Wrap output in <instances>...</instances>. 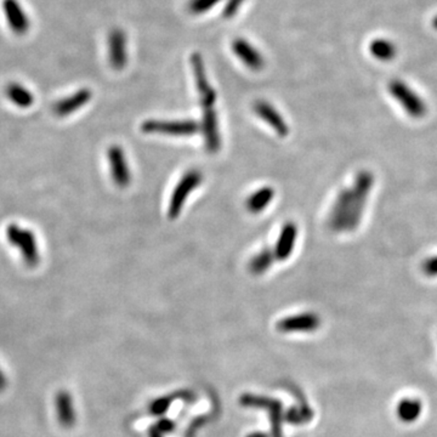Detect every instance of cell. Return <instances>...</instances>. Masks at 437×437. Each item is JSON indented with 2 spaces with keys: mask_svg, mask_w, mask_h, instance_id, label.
Segmentation results:
<instances>
[{
  "mask_svg": "<svg viewBox=\"0 0 437 437\" xmlns=\"http://www.w3.org/2000/svg\"><path fill=\"white\" fill-rule=\"evenodd\" d=\"M53 411L58 424L63 429H71L77 422V411L71 393L67 390H60L53 398Z\"/></svg>",
  "mask_w": 437,
  "mask_h": 437,
  "instance_id": "ba28073f",
  "label": "cell"
},
{
  "mask_svg": "<svg viewBox=\"0 0 437 437\" xmlns=\"http://www.w3.org/2000/svg\"><path fill=\"white\" fill-rule=\"evenodd\" d=\"M191 66H192V71H194V78H196V85L198 89L201 106L202 108L214 107L215 101H217V93L208 82L205 65H204L203 58H202L201 53H194L191 55Z\"/></svg>",
  "mask_w": 437,
  "mask_h": 437,
  "instance_id": "8992f818",
  "label": "cell"
},
{
  "mask_svg": "<svg viewBox=\"0 0 437 437\" xmlns=\"http://www.w3.org/2000/svg\"><path fill=\"white\" fill-rule=\"evenodd\" d=\"M374 187V175L369 170H361L353 179V185L336 194L331 207L328 226L333 232H353L362 222L367 202Z\"/></svg>",
  "mask_w": 437,
  "mask_h": 437,
  "instance_id": "6da1fadb",
  "label": "cell"
},
{
  "mask_svg": "<svg viewBox=\"0 0 437 437\" xmlns=\"http://www.w3.org/2000/svg\"><path fill=\"white\" fill-rule=\"evenodd\" d=\"M254 110L261 120H265L266 123L279 134V137H287L289 133L287 123L283 120L282 115L274 110V106H271L266 101H256L254 103Z\"/></svg>",
  "mask_w": 437,
  "mask_h": 437,
  "instance_id": "2e32d148",
  "label": "cell"
},
{
  "mask_svg": "<svg viewBox=\"0 0 437 437\" xmlns=\"http://www.w3.org/2000/svg\"><path fill=\"white\" fill-rule=\"evenodd\" d=\"M172 422L168 419H162L159 422L158 424L156 425L155 430H157L159 433H169V431H172Z\"/></svg>",
  "mask_w": 437,
  "mask_h": 437,
  "instance_id": "4316f807",
  "label": "cell"
},
{
  "mask_svg": "<svg viewBox=\"0 0 437 437\" xmlns=\"http://www.w3.org/2000/svg\"><path fill=\"white\" fill-rule=\"evenodd\" d=\"M8 385H9V380H8L6 373L3 369V367L0 366V393H4L6 388H8Z\"/></svg>",
  "mask_w": 437,
  "mask_h": 437,
  "instance_id": "83f0119b",
  "label": "cell"
},
{
  "mask_svg": "<svg viewBox=\"0 0 437 437\" xmlns=\"http://www.w3.org/2000/svg\"><path fill=\"white\" fill-rule=\"evenodd\" d=\"M201 124L194 120H156L144 122L141 130L148 134H167L174 137H189L198 133Z\"/></svg>",
  "mask_w": 437,
  "mask_h": 437,
  "instance_id": "5b68a950",
  "label": "cell"
},
{
  "mask_svg": "<svg viewBox=\"0 0 437 437\" xmlns=\"http://www.w3.org/2000/svg\"><path fill=\"white\" fill-rule=\"evenodd\" d=\"M202 182H203V174L199 170L194 169L184 174V177H182L180 182H177V187L172 191V197H170L168 209L170 219H177L179 217L189 194L196 190Z\"/></svg>",
  "mask_w": 437,
  "mask_h": 437,
  "instance_id": "277c9868",
  "label": "cell"
},
{
  "mask_svg": "<svg viewBox=\"0 0 437 437\" xmlns=\"http://www.w3.org/2000/svg\"><path fill=\"white\" fill-rule=\"evenodd\" d=\"M5 96L9 100L13 106L27 110L34 103V95L30 89L20 83H10L5 88Z\"/></svg>",
  "mask_w": 437,
  "mask_h": 437,
  "instance_id": "ac0fdd59",
  "label": "cell"
},
{
  "mask_svg": "<svg viewBox=\"0 0 437 437\" xmlns=\"http://www.w3.org/2000/svg\"><path fill=\"white\" fill-rule=\"evenodd\" d=\"M172 398H162L152 402L150 406L151 413L153 415H162L168 411L172 405Z\"/></svg>",
  "mask_w": 437,
  "mask_h": 437,
  "instance_id": "cb8c5ba5",
  "label": "cell"
},
{
  "mask_svg": "<svg viewBox=\"0 0 437 437\" xmlns=\"http://www.w3.org/2000/svg\"><path fill=\"white\" fill-rule=\"evenodd\" d=\"M274 189H271L269 186L262 187L260 190L255 191L254 194L249 196V198L247 199V208L249 212L253 214H258V213L262 212L270 202L274 199Z\"/></svg>",
  "mask_w": 437,
  "mask_h": 437,
  "instance_id": "44dd1931",
  "label": "cell"
},
{
  "mask_svg": "<svg viewBox=\"0 0 437 437\" xmlns=\"http://www.w3.org/2000/svg\"><path fill=\"white\" fill-rule=\"evenodd\" d=\"M244 3V0H227L224 11H222V16L225 18H234L236 13H239L241 5Z\"/></svg>",
  "mask_w": 437,
  "mask_h": 437,
  "instance_id": "484cf974",
  "label": "cell"
},
{
  "mask_svg": "<svg viewBox=\"0 0 437 437\" xmlns=\"http://www.w3.org/2000/svg\"><path fill=\"white\" fill-rule=\"evenodd\" d=\"M433 27L437 31V16H435L433 20Z\"/></svg>",
  "mask_w": 437,
  "mask_h": 437,
  "instance_id": "f546056e",
  "label": "cell"
},
{
  "mask_svg": "<svg viewBox=\"0 0 437 437\" xmlns=\"http://www.w3.org/2000/svg\"><path fill=\"white\" fill-rule=\"evenodd\" d=\"M241 403L246 407H264L270 412V419L272 423V437H282V407L276 400L267 398H258L254 395H243Z\"/></svg>",
  "mask_w": 437,
  "mask_h": 437,
  "instance_id": "9c48e42d",
  "label": "cell"
},
{
  "mask_svg": "<svg viewBox=\"0 0 437 437\" xmlns=\"http://www.w3.org/2000/svg\"><path fill=\"white\" fill-rule=\"evenodd\" d=\"M201 129L203 132L204 141H205L208 152L217 153V151L220 150L221 139L217 112L213 107L203 108Z\"/></svg>",
  "mask_w": 437,
  "mask_h": 437,
  "instance_id": "4fadbf2b",
  "label": "cell"
},
{
  "mask_svg": "<svg viewBox=\"0 0 437 437\" xmlns=\"http://www.w3.org/2000/svg\"><path fill=\"white\" fill-rule=\"evenodd\" d=\"M3 10H4L5 20L9 25L10 30L15 34L23 36L30 31V27H31L30 18L27 16L23 5L20 4L18 0H4Z\"/></svg>",
  "mask_w": 437,
  "mask_h": 437,
  "instance_id": "8fae6325",
  "label": "cell"
},
{
  "mask_svg": "<svg viewBox=\"0 0 437 437\" xmlns=\"http://www.w3.org/2000/svg\"><path fill=\"white\" fill-rule=\"evenodd\" d=\"M247 437H267V435H266V433H249V435H248Z\"/></svg>",
  "mask_w": 437,
  "mask_h": 437,
  "instance_id": "f1b7e54d",
  "label": "cell"
},
{
  "mask_svg": "<svg viewBox=\"0 0 437 437\" xmlns=\"http://www.w3.org/2000/svg\"><path fill=\"white\" fill-rule=\"evenodd\" d=\"M321 326V319L314 312L294 315L283 318L277 323V329L283 333H311Z\"/></svg>",
  "mask_w": 437,
  "mask_h": 437,
  "instance_id": "30bf717a",
  "label": "cell"
},
{
  "mask_svg": "<svg viewBox=\"0 0 437 437\" xmlns=\"http://www.w3.org/2000/svg\"><path fill=\"white\" fill-rule=\"evenodd\" d=\"M274 259L276 256H274V251L269 247L264 248L251 259L248 269L251 271V274H255V276L265 274L266 271L274 264Z\"/></svg>",
  "mask_w": 437,
  "mask_h": 437,
  "instance_id": "ffe728a7",
  "label": "cell"
},
{
  "mask_svg": "<svg viewBox=\"0 0 437 437\" xmlns=\"http://www.w3.org/2000/svg\"><path fill=\"white\" fill-rule=\"evenodd\" d=\"M221 0H190L189 3V10L191 13L201 15L207 13L209 10L219 4Z\"/></svg>",
  "mask_w": 437,
  "mask_h": 437,
  "instance_id": "603a6c76",
  "label": "cell"
},
{
  "mask_svg": "<svg viewBox=\"0 0 437 437\" xmlns=\"http://www.w3.org/2000/svg\"><path fill=\"white\" fill-rule=\"evenodd\" d=\"M110 160V174L115 186L120 189H125L130 185L132 174L129 170L128 162L125 159L124 152L118 145H112L107 152Z\"/></svg>",
  "mask_w": 437,
  "mask_h": 437,
  "instance_id": "52a82bcc",
  "label": "cell"
},
{
  "mask_svg": "<svg viewBox=\"0 0 437 437\" xmlns=\"http://www.w3.org/2000/svg\"><path fill=\"white\" fill-rule=\"evenodd\" d=\"M93 93L90 89L83 88L71 94L70 96L63 97L60 101L53 105V110L55 115L60 118H65L67 115H71L85 106L91 100Z\"/></svg>",
  "mask_w": 437,
  "mask_h": 437,
  "instance_id": "5bb4252c",
  "label": "cell"
},
{
  "mask_svg": "<svg viewBox=\"0 0 437 437\" xmlns=\"http://www.w3.org/2000/svg\"><path fill=\"white\" fill-rule=\"evenodd\" d=\"M388 91L413 120H422L428 113V107L424 100L402 80H391L388 84Z\"/></svg>",
  "mask_w": 437,
  "mask_h": 437,
  "instance_id": "3957f363",
  "label": "cell"
},
{
  "mask_svg": "<svg viewBox=\"0 0 437 437\" xmlns=\"http://www.w3.org/2000/svg\"><path fill=\"white\" fill-rule=\"evenodd\" d=\"M423 411V405L417 398H403L398 405L396 414L403 423H413L419 418Z\"/></svg>",
  "mask_w": 437,
  "mask_h": 437,
  "instance_id": "d6986e66",
  "label": "cell"
},
{
  "mask_svg": "<svg viewBox=\"0 0 437 437\" xmlns=\"http://www.w3.org/2000/svg\"><path fill=\"white\" fill-rule=\"evenodd\" d=\"M232 50L237 58L252 71H261L265 66L264 56H261V53L252 44H249L247 40L242 38L234 40Z\"/></svg>",
  "mask_w": 437,
  "mask_h": 437,
  "instance_id": "9a60e30c",
  "label": "cell"
},
{
  "mask_svg": "<svg viewBox=\"0 0 437 437\" xmlns=\"http://www.w3.org/2000/svg\"><path fill=\"white\" fill-rule=\"evenodd\" d=\"M5 237L21 256L25 265L30 269H34L39 265L42 260L38 239L33 231L11 222L5 229Z\"/></svg>",
  "mask_w": 437,
  "mask_h": 437,
  "instance_id": "7a4b0ae2",
  "label": "cell"
},
{
  "mask_svg": "<svg viewBox=\"0 0 437 437\" xmlns=\"http://www.w3.org/2000/svg\"><path fill=\"white\" fill-rule=\"evenodd\" d=\"M422 270L428 277H437V255L430 256L422 264Z\"/></svg>",
  "mask_w": 437,
  "mask_h": 437,
  "instance_id": "d4e9b609",
  "label": "cell"
},
{
  "mask_svg": "<svg viewBox=\"0 0 437 437\" xmlns=\"http://www.w3.org/2000/svg\"><path fill=\"white\" fill-rule=\"evenodd\" d=\"M369 51L372 55L379 61H391L396 56V46L390 40L379 38L373 40L369 45Z\"/></svg>",
  "mask_w": 437,
  "mask_h": 437,
  "instance_id": "7402d4cb",
  "label": "cell"
},
{
  "mask_svg": "<svg viewBox=\"0 0 437 437\" xmlns=\"http://www.w3.org/2000/svg\"><path fill=\"white\" fill-rule=\"evenodd\" d=\"M298 237V227L294 222H287L283 226L274 247V256L277 260H287L291 255Z\"/></svg>",
  "mask_w": 437,
  "mask_h": 437,
  "instance_id": "e0dca14e",
  "label": "cell"
},
{
  "mask_svg": "<svg viewBox=\"0 0 437 437\" xmlns=\"http://www.w3.org/2000/svg\"><path fill=\"white\" fill-rule=\"evenodd\" d=\"M108 58L110 66L115 71L123 70L128 63V51H127V37L120 28H115L108 36Z\"/></svg>",
  "mask_w": 437,
  "mask_h": 437,
  "instance_id": "7c38bea8",
  "label": "cell"
}]
</instances>
